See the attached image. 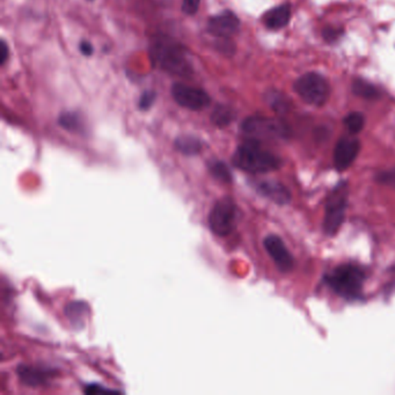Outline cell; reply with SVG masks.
Returning <instances> with one entry per match:
<instances>
[{"label":"cell","instance_id":"cell-12","mask_svg":"<svg viewBox=\"0 0 395 395\" xmlns=\"http://www.w3.org/2000/svg\"><path fill=\"white\" fill-rule=\"evenodd\" d=\"M55 374V371L39 367V366H18L19 379L22 384L27 385L30 387H40V386L48 384V381L54 378Z\"/></svg>","mask_w":395,"mask_h":395},{"label":"cell","instance_id":"cell-2","mask_svg":"<svg viewBox=\"0 0 395 395\" xmlns=\"http://www.w3.org/2000/svg\"><path fill=\"white\" fill-rule=\"evenodd\" d=\"M233 164L238 169L253 174H262L279 169L282 161L269 151L259 145L257 140L250 139L237 149L233 154Z\"/></svg>","mask_w":395,"mask_h":395},{"label":"cell","instance_id":"cell-22","mask_svg":"<svg viewBox=\"0 0 395 395\" xmlns=\"http://www.w3.org/2000/svg\"><path fill=\"white\" fill-rule=\"evenodd\" d=\"M268 103L270 105L273 109L276 111H286L288 108V101L283 96L282 93H277V92H273V93H268Z\"/></svg>","mask_w":395,"mask_h":395},{"label":"cell","instance_id":"cell-27","mask_svg":"<svg viewBox=\"0 0 395 395\" xmlns=\"http://www.w3.org/2000/svg\"><path fill=\"white\" fill-rule=\"evenodd\" d=\"M103 392H109V393H113V391L101 387L100 385H88V386L85 387V393H86V394H96V393H103Z\"/></svg>","mask_w":395,"mask_h":395},{"label":"cell","instance_id":"cell-20","mask_svg":"<svg viewBox=\"0 0 395 395\" xmlns=\"http://www.w3.org/2000/svg\"><path fill=\"white\" fill-rule=\"evenodd\" d=\"M209 169H210L211 174L220 181H223V182H231L232 181V174H231L230 169L223 161H211L210 165H209Z\"/></svg>","mask_w":395,"mask_h":395},{"label":"cell","instance_id":"cell-8","mask_svg":"<svg viewBox=\"0 0 395 395\" xmlns=\"http://www.w3.org/2000/svg\"><path fill=\"white\" fill-rule=\"evenodd\" d=\"M172 96L179 106L195 111L204 109L211 103V99L206 92L201 88L191 87L180 83L173 85Z\"/></svg>","mask_w":395,"mask_h":395},{"label":"cell","instance_id":"cell-24","mask_svg":"<svg viewBox=\"0 0 395 395\" xmlns=\"http://www.w3.org/2000/svg\"><path fill=\"white\" fill-rule=\"evenodd\" d=\"M201 0H183L182 11L188 15H194L198 11Z\"/></svg>","mask_w":395,"mask_h":395},{"label":"cell","instance_id":"cell-10","mask_svg":"<svg viewBox=\"0 0 395 395\" xmlns=\"http://www.w3.org/2000/svg\"><path fill=\"white\" fill-rule=\"evenodd\" d=\"M361 150V143L355 137H343L337 142L334 151V165L337 171H345L352 166Z\"/></svg>","mask_w":395,"mask_h":395},{"label":"cell","instance_id":"cell-5","mask_svg":"<svg viewBox=\"0 0 395 395\" xmlns=\"http://www.w3.org/2000/svg\"><path fill=\"white\" fill-rule=\"evenodd\" d=\"M295 91L308 105L322 106L330 98V88L321 74L310 72L295 83Z\"/></svg>","mask_w":395,"mask_h":395},{"label":"cell","instance_id":"cell-14","mask_svg":"<svg viewBox=\"0 0 395 395\" xmlns=\"http://www.w3.org/2000/svg\"><path fill=\"white\" fill-rule=\"evenodd\" d=\"M291 18V8L289 5H279L271 8L264 15V23L269 30H281L289 23Z\"/></svg>","mask_w":395,"mask_h":395},{"label":"cell","instance_id":"cell-19","mask_svg":"<svg viewBox=\"0 0 395 395\" xmlns=\"http://www.w3.org/2000/svg\"><path fill=\"white\" fill-rule=\"evenodd\" d=\"M352 91L356 96H361L363 99L374 100L379 96V92L374 85L370 84L367 81L357 79L352 84Z\"/></svg>","mask_w":395,"mask_h":395},{"label":"cell","instance_id":"cell-4","mask_svg":"<svg viewBox=\"0 0 395 395\" xmlns=\"http://www.w3.org/2000/svg\"><path fill=\"white\" fill-rule=\"evenodd\" d=\"M238 208L231 198H220L209 215V226L218 237H226L235 231Z\"/></svg>","mask_w":395,"mask_h":395},{"label":"cell","instance_id":"cell-1","mask_svg":"<svg viewBox=\"0 0 395 395\" xmlns=\"http://www.w3.org/2000/svg\"><path fill=\"white\" fill-rule=\"evenodd\" d=\"M150 57L154 65L167 74L179 77H191L194 74L187 50L172 37H154L150 44Z\"/></svg>","mask_w":395,"mask_h":395},{"label":"cell","instance_id":"cell-7","mask_svg":"<svg viewBox=\"0 0 395 395\" xmlns=\"http://www.w3.org/2000/svg\"><path fill=\"white\" fill-rule=\"evenodd\" d=\"M347 200V183H341L334 189L327 201L325 222H323V228L326 231L327 235H337V231L340 230L345 217Z\"/></svg>","mask_w":395,"mask_h":395},{"label":"cell","instance_id":"cell-3","mask_svg":"<svg viewBox=\"0 0 395 395\" xmlns=\"http://www.w3.org/2000/svg\"><path fill=\"white\" fill-rule=\"evenodd\" d=\"M365 274L361 268L352 264H343L334 269L327 276V283L339 296L344 299L355 300L361 296Z\"/></svg>","mask_w":395,"mask_h":395},{"label":"cell","instance_id":"cell-25","mask_svg":"<svg viewBox=\"0 0 395 395\" xmlns=\"http://www.w3.org/2000/svg\"><path fill=\"white\" fill-rule=\"evenodd\" d=\"M79 50H81V54L83 55L86 56V57H89L94 52V49H93V45H92L91 42H88V41L83 40L79 44Z\"/></svg>","mask_w":395,"mask_h":395},{"label":"cell","instance_id":"cell-28","mask_svg":"<svg viewBox=\"0 0 395 395\" xmlns=\"http://www.w3.org/2000/svg\"><path fill=\"white\" fill-rule=\"evenodd\" d=\"M339 35H340V32H339V30H332V28H330V30H327L326 32L323 33L325 39H326L327 41H330V42L337 40Z\"/></svg>","mask_w":395,"mask_h":395},{"label":"cell","instance_id":"cell-13","mask_svg":"<svg viewBox=\"0 0 395 395\" xmlns=\"http://www.w3.org/2000/svg\"><path fill=\"white\" fill-rule=\"evenodd\" d=\"M257 189L264 198H269L277 204H288L291 201V194L282 183L276 181H260L257 183Z\"/></svg>","mask_w":395,"mask_h":395},{"label":"cell","instance_id":"cell-15","mask_svg":"<svg viewBox=\"0 0 395 395\" xmlns=\"http://www.w3.org/2000/svg\"><path fill=\"white\" fill-rule=\"evenodd\" d=\"M58 125L66 131L74 134H84L85 123L81 115L74 111H64L58 118Z\"/></svg>","mask_w":395,"mask_h":395},{"label":"cell","instance_id":"cell-23","mask_svg":"<svg viewBox=\"0 0 395 395\" xmlns=\"http://www.w3.org/2000/svg\"><path fill=\"white\" fill-rule=\"evenodd\" d=\"M156 100H157V92H144L138 101L139 109L143 110V111H147V110L150 109L151 107L153 106L154 103H156Z\"/></svg>","mask_w":395,"mask_h":395},{"label":"cell","instance_id":"cell-9","mask_svg":"<svg viewBox=\"0 0 395 395\" xmlns=\"http://www.w3.org/2000/svg\"><path fill=\"white\" fill-rule=\"evenodd\" d=\"M239 28H240V21H239L238 17L228 10L211 17L209 19L208 26H206L209 33L217 39L218 37L231 39V36L238 33Z\"/></svg>","mask_w":395,"mask_h":395},{"label":"cell","instance_id":"cell-16","mask_svg":"<svg viewBox=\"0 0 395 395\" xmlns=\"http://www.w3.org/2000/svg\"><path fill=\"white\" fill-rule=\"evenodd\" d=\"M202 147L203 144L201 140L194 136H180L175 139L176 150L184 156H196L201 152Z\"/></svg>","mask_w":395,"mask_h":395},{"label":"cell","instance_id":"cell-18","mask_svg":"<svg viewBox=\"0 0 395 395\" xmlns=\"http://www.w3.org/2000/svg\"><path fill=\"white\" fill-rule=\"evenodd\" d=\"M89 308L85 301H71L66 305L64 313L66 317L74 322H81L88 315Z\"/></svg>","mask_w":395,"mask_h":395},{"label":"cell","instance_id":"cell-21","mask_svg":"<svg viewBox=\"0 0 395 395\" xmlns=\"http://www.w3.org/2000/svg\"><path fill=\"white\" fill-rule=\"evenodd\" d=\"M344 125L352 134H359L365 125V118L361 113H352L344 120Z\"/></svg>","mask_w":395,"mask_h":395},{"label":"cell","instance_id":"cell-6","mask_svg":"<svg viewBox=\"0 0 395 395\" xmlns=\"http://www.w3.org/2000/svg\"><path fill=\"white\" fill-rule=\"evenodd\" d=\"M242 130L254 140L282 139L288 136V127L283 122L264 116H250L242 122Z\"/></svg>","mask_w":395,"mask_h":395},{"label":"cell","instance_id":"cell-17","mask_svg":"<svg viewBox=\"0 0 395 395\" xmlns=\"http://www.w3.org/2000/svg\"><path fill=\"white\" fill-rule=\"evenodd\" d=\"M235 118V111L226 105H217L211 114V122L217 128H226Z\"/></svg>","mask_w":395,"mask_h":395},{"label":"cell","instance_id":"cell-11","mask_svg":"<svg viewBox=\"0 0 395 395\" xmlns=\"http://www.w3.org/2000/svg\"><path fill=\"white\" fill-rule=\"evenodd\" d=\"M264 245L279 270L288 273L292 269V255L289 249L286 248L282 239L277 235H268L267 238L264 239Z\"/></svg>","mask_w":395,"mask_h":395},{"label":"cell","instance_id":"cell-26","mask_svg":"<svg viewBox=\"0 0 395 395\" xmlns=\"http://www.w3.org/2000/svg\"><path fill=\"white\" fill-rule=\"evenodd\" d=\"M8 59V47L5 40L0 42V65L4 66Z\"/></svg>","mask_w":395,"mask_h":395}]
</instances>
